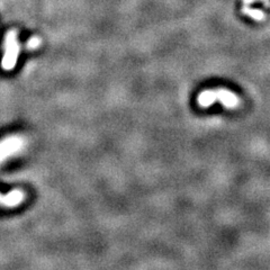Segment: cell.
Returning <instances> with one entry per match:
<instances>
[{
  "mask_svg": "<svg viewBox=\"0 0 270 270\" xmlns=\"http://www.w3.org/2000/svg\"><path fill=\"white\" fill-rule=\"evenodd\" d=\"M243 12L247 14V15L251 16L253 19L255 20H262L265 18V14L261 12V10H258V9H250V8H244Z\"/></svg>",
  "mask_w": 270,
  "mask_h": 270,
  "instance_id": "obj_5",
  "label": "cell"
},
{
  "mask_svg": "<svg viewBox=\"0 0 270 270\" xmlns=\"http://www.w3.org/2000/svg\"><path fill=\"white\" fill-rule=\"evenodd\" d=\"M25 145V141L20 136H10L0 142V163L8 157L19 152Z\"/></svg>",
  "mask_w": 270,
  "mask_h": 270,
  "instance_id": "obj_3",
  "label": "cell"
},
{
  "mask_svg": "<svg viewBox=\"0 0 270 270\" xmlns=\"http://www.w3.org/2000/svg\"><path fill=\"white\" fill-rule=\"evenodd\" d=\"M197 102L201 107H210L214 103L219 102L223 106L230 109H233L240 105L239 97L228 89L204 90L197 97Z\"/></svg>",
  "mask_w": 270,
  "mask_h": 270,
  "instance_id": "obj_1",
  "label": "cell"
},
{
  "mask_svg": "<svg viewBox=\"0 0 270 270\" xmlns=\"http://www.w3.org/2000/svg\"><path fill=\"white\" fill-rule=\"evenodd\" d=\"M27 45H28V48H30V49H36L39 45V39L37 37L31 38Z\"/></svg>",
  "mask_w": 270,
  "mask_h": 270,
  "instance_id": "obj_6",
  "label": "cell"
},
{
  "mask_svg": "<svg viewBox=\"0 0 270 270\" xmlns=\"http://www.w3.org/2000/svg\"><path fill=\"white\" fill-rule=\"evenodd\" d=\"M25 199V194L19 189H15L6 195L0 194V205L7 207H15L23 203Z\"/></svg>",
  "mask_w": 270,
  "mask_h": 270,
  "instance_id": "obj_4",
  "label": "cell"
},
{
  "mask_svg": "<svg viewBox=\"0 0 270 270\" xmlns=\"http://www.w3.org/2000/svg\"><path fill=\"white\" fill-rule=\"evenodd\" d=\"M5 45V55L2 57L1 67L3 70L10 71L15 68L19 54V44L17 42L15 32H10L7 35Z\"/></svg>",
  "mask_w": 270,
  "mask_h": 270,
  "instance_id": "obj_2",
  "label": "cell"
}]
</instances>
